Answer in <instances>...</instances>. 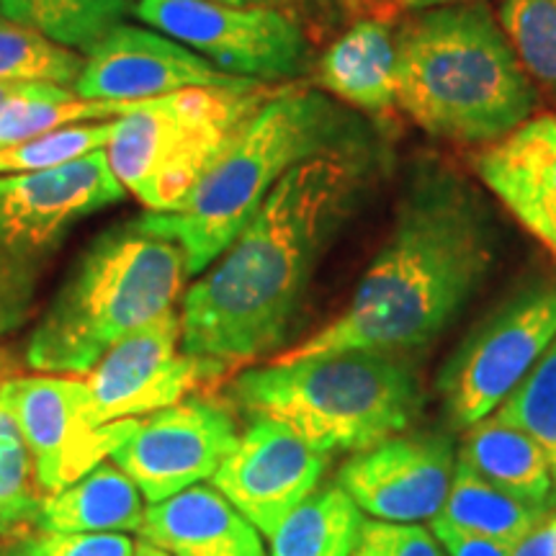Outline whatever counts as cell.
<instances>
[{
  "label": "cell",
  "instance_id": "1",
  "mask_svg": "<svg viewBox=\"0 0 556 556\" xmlns=\"http://www.w3.org/2000/svg\"><path fill=\"white\" fill-rule=\"evenodd\" d=\"M371 168L368 142H351L304 160L278 180L232 245L180 299L184 351L229 368L274 358Z\"/></svg>",
  "mask_w": 556,
  "mask_h": 556
},
{
  "label": "cell",
  "instance_id": "2",
  "mask_svg": "<svg viewBox=\"0 0 556 556\" xmlns=\"http://www.w3.org/2000/svg\"><path fill=\"white\" fill-rule=\"evenodd\" d=\"M492 263L495 232L475 186L441 160H420L402 191L389 238L348 307L274 358L296 361L336 351L405 356L454 323Z\"/></svg>",
  "mask_w": 556,
  "mask_h": 556
},
{
  "label": "cell",
  "instance_id": "3",
  "mask_svg": "<svg viewBox=\"0 0 556 556\" xmlns=\"http://www.w3.org/2000/svg\"><path fill=\"white\" fill-rule=\"evenodd\" d=\"M394 41V106L430 137L484 148L533 116L539 90L486 3L409 13Z\"/></svg>",
  "mask_w": 556,
  "mask_h": 556
},
{
  "label": "cell",
  "instance_id": "4",
  "mask_svg": "<svg viewBox=\"0 0 556 556\" xmlns=\"http://www.w3.org/2000/svg\"><path fill=\"white\" fill-rule=\"evenodd\" d=\"M351 142H358L356 124L336 101L304 86L278 88L229 139L184 204L142 214L139 225L178 242L189 274L199 276L232 245L291 168Z\"/></svg>",
  "mask_w": 556,
  "mask_h": 556
},
{
  "label": "cell",
  "instance_id": "5",
  "mask_svg": "<svg viewBox=\"0 0 556 556\" xmlns=\"http://www.w3.org/2000/svg\"><path fill=\"white\" fill-rule=\"evenodd\" d=\"M189 263L178 242L139 219L99 235L70 270L26 343V364L58 377H86L131 332L176 309Z\"/></svg>",
  "mask_w": 556,
  "mask_h": 556
},
{
  "label": "cell",
  "instance_id": "6",
  "mask_svg": "<svg viewBox=\"0 0 556 556\" xmlns=\"http://www.w3.org/2000/svg\"><path fill=\"white\" fill-rule=\"evenodd\" d=\"M248 417H270L319 454H358L407 433L422 389L402 353L336 351L253 366L229 381Z\"/></svg>",
  "mask_w": 556,
  "mask_h": 556
},
{
  "label": "cell",
  "instance_id": "7",
  "mask_svg": "<svg viewBox=\"0 0 556 556\" xmlns=\"http://www.w3.org/2000/svg\"><path fill=\"white\" fill-rule=\"evenodd\" d=\"M274 88H186L152 99L116 119L106 148L124 191L150 212H173L189 199L227 142Z\"/></svg>",
  "mask_w": 556,
  "mask_h": 556
},
{
  "label": "cell",
  "instance_id": "8",
  "mask_svg": "<svg viewBox=\"0 0 556 556\" xmlns=\"http://www.w3.org/2000/svg\"><path fill=\"white\" fill-rule=\"evenodd\" d=\"M124 193L106 150L54 170L0 176V340L29 323L73 227Z\"/></svg>",
  "mask_w": 556,
  "mask_h": 556
},
{
  "label": "cell",
  "instance_id": "9",
  "mask_svg": "<svg viewBox=\"0 0 556 556\" xmlns=\"http://www.w3.org/2000/svg\"><path fill=\"white\" fill-rule=\"evenodd\" d=\"M556 340V276L536 278L458 343L438 377L451 426L467 430L490 417Z\"/></svg>",
  "mask_w": 556,
  "mask_h": 556
},
{
  "label": "cell",
  "instance_id": "10",
  "mask_svg": "<svg viewBox=\"0 0 556 556\" xmlns=\"http://www.w3.org/2000/svg\"><path fill=\"white\" fill-rule=\"evenodd\" d=\"M131 18L222 73L255 83L299 78L309 67V41L294 13L225 0H137Z\"/></svg>",
  "mask_w": 556,
  "mask_h": 556
},
{
  "label": "cell",
  "instance_id": "11",
  "mask_svg": "<svg viewBox=\"0 0 556 556\" xmlns=\"http://www.w3.org/2000/svg\"><path fill=\"white\" fill-rule=\"evenodd\" d=\"M232 368L214 358L191 356L180 345V312L142 325L119 340L83 377L93 426L137 420L191 397Z\"/></svg>",
  "mask_w": 556,
  "mask_h": 556
},
{
  "label": "cell",
  "instance_id": "12",
  "mask_svg": "<svg viewBox=\"0 0 556 556\" xmlns=\"http://www.w3.org/2000/svg\"><path fill=\"white\" fill-rule=\"evenodd\" d=\"M0 400L29 448L39 486L50 495L88 475L103 458H111L139 422L93 426L80 377H16L0 384Z\"/></svg>",
  "mask_w": 556,
  "mask_h": 556
},
{
  "label": "cell",
  "instance_id": "13",
  "mask_svg": "<svg viewBox=\"0 0 556 556\" xmlns=\"http://www.w3.org/2000/svg\"><path fill=\"white\" fill-rule=\"evenodd\" d=\"M238 438V422L227 405L186 397L142 417L135 433L111 454V462L139 486L148 503H160L212 479Z\"/></svg>",
  "mask_w": 556,
  "mask_h": 556
},
{
  "label": "cell",
  "instance_id": "14",
  "mask_svg": "<svg viewBox=\"0 0 556 556\" xmlns=\"http://www.w3.org/2000/svg\"><path fill=\"white\" fill-rule=\"evenodd\" d=\"M456 458L451 435L402 433L353 454L336 482L366 518L430 523L446 505Z\"/></svg>",
  "mask_w": 556,
  "mask_h": 556
},
{
  "label": "cell",
  "instance_id": "15",
  "mask_svg": "<svg viewBox=\"0 0 556 556\" xmlns=\"http://www.w3.org/2000/svg\"><path fill=\"white\" fill-rule=\"evenodd\" d=\"M328 456L270 417H250L235 448L208 484L270 536L294 507L323 482Z\"/></svg>",
  "mask_w": 556,
  "mask_h": 556
},
{
  "label": "cell",
  "instance_id": "16",
  "mask_svg": "<svg viewBox=\"0 0 556 556\" xmlns=\"http://www.w3.org/2000/svg\"><path fill=\"white\" fill-rule=\"evenodd\" d=\"M255 80L222 73L150 26L119 24L86 52L75 93L90 101H152L186 88H242Z\"/></svg>",
  "mask_w": 556,
  "mask_h": 556
},
{
  "label": "cell",
  "instance_id": "17",
  "mask_svg": "<svg viewBox=\"0 0 556 556\" xmlns=\"http://www.w3.org/2000/svg\"><path fill=\"white\" fill-rule=\"evenodd\" d=\"M479 180L556 258V111L536 114L471 157Z\"/></svg>",
  "mask_w": 556,
  "mask_h": 556
},
{
  "label": "cell",
  "instance_id": "18",
  "mask_svg": "<svg viewBox=\"0 0 556 556\" xmlns=\"http://www.w3.org/2000/svg\"><path fill=\"white\" fill-rule=\"evenodd\" d=\"M139 536L170 556H268L258 528L204 482L144 507Z\"/></svg>",
  "mask_w": 556,
  "mask_h": 556
},
{
  "label": "cell",
  "instance_id": "19",
  "mask_svg": "<svg viewBox=\"0 0 556 556\" xmlns=\"http://www.w3.org/2000/svg\"><path fill=\"white\" fill-rule=\"evenodd\" d=\"M397 41L387 21L361 18L328 47L317 62V83L332 99L384 116L394 109Z\"/></svg>",
  "mask_w": 556,
  "mask_h": 556
},
{
  "label": "cell",
  "instance_id": "20",
  "mask_svg": "<svg viewBox=\"0 0 556 556\" xmlns=\"http://www.w3.org/2000/svg\"><path fill=\"white\" fill-rule=\"evenodd\" d=\"M142 520L139 486L114 462H101L41 500L37 528L45 533H139Z\"/></svg>",
  "mask_w": 556,
  "mask_h": 556
},
{
  "label": "cell",
  "instance_id": "21",
  "mask_svg": "<svg viewBox=\"0 0 556 556\" xmlns=\"http://www.w3.org/2000/svg\"><path fill=\"white\" fill-rule=\"evenodd\" d=\"M458 458L507 495L544 510L556 507V486L544 451L531 435L495 415L464 430Z\"/></svg>",
  "mask_w": 556,
  "mask_h": 556
},
{
  "label": "cell",
  "instance_id": "22",
  "mask_svg": "<svg viewBox=\"0 0 556 556\" xmlns=\"http://www.w3.org/2000/svg\"><path fill=\"white\" fill-rule=\"evenodd\" d=\"M364 523L343 486L319 484L270 533L268 556H353Z\"/></svg>",
  "mask_w": 556,
  "mask_h": 556
},
{
  "label": "cell",
  "instance_id": "23",
  "mask_svg": "<svg viewBox=\"0 0 556 556\" xmlns=\"http://www.w3.org/2000/svg\"><path fill=\"white\" fill-rule=\"evenodd\" d=\"M546 513L544 507L507 495L500 486L486 482L464 458H456L454 482L438 518L505 546H516Z\"/></svg>",
  "mask_w": 556,
  "mask_h": 556
},
{
  "label": "cell",
  "instance_id": "24",
  "mask_svg": "<svg viewBox=\"0 0 556 556\" xmlns=\"http://www.w3.org/2000/svg\"><path fill=\"white\" fill-rule=\"evenodd\" d=\"M137 0H0V16L31 26L47 39L83 52L131 16Z\"/></svg>",
  "mask_w": 556,
  "mask_h": 556
},
{
  "label": "cell",
  "instance_id": "25",
  "mask_svg": "<svg viewBox=\"0 0 556 556\" xmlns=\"http://www.w3.org/2000/svg\"><path fill=\"white\" fill-rule=\"evenodd\" d=\"M86 54L0 16V86L75 88Z\"/></svg>",
  "mask_w": 556,
  "mask_h": 556
},
{
  "label": "cell",
  "instance_id": "26",
  "mask_svg": "<svg viewBox=\"0 0 556 556\" xmlns=\"http://www.w3.org/2000/svg\"><path fill=\"white\" fill-rule=\"evenodd\" d=\"M497 21L533 88L556 103V0H503Z\"/></svg>",
  "mask_w": 556,
  "mask_h": 556
},
{
  "label": "cell",
  "instance_id": "27",
  "mask_svg": "<svg viewBox=\"0 0 556 556\" xmlns=\"http://www.w3.org/2000/svg\"><path fill=\"white\" fill-rule=\"evenodd\" d=\"M41 510L39 482L21 430L0 400V539L37 526Z\"/></svg>",
  "mask_w": 556,
  "mask_h": 556
},
{
  "label": "cell",
  "instance_id": "28",
  "mask_svg": "<svg viewBox=\"0 0 556 556\" xmlns=\"http://www.w3.org/2000/svg\"><path fill=\"white\" fill-rule=\"evenodd\" d=\"M492 415L507 426L520 428L539 443L556 486V340Z\"/></svg>",
  "mask_w": 556,
  "mask_h": 556
},
{
  "label": "cell",
  "instance_id": "29",
  "mask_svg": "<svg viewBox=\"0 0 556 556\" xmlns=\"http://www.w3.org/2000/svg\"><path fill=\"white\" fill-rule=\"evenodd\" d=\"M114 122L99 124H78V127H65L47 131V135L24 139V142L11 144L0 150V176H24V173L54 170L62 165L75 163L93 152L109 148L111 135H114Z\"/></svg>",
  "mask_w": 556,
  "mask_h": 556
},
{
  "label": "cell",
  "instance_id": "30",
  "mask_svg": "<svg viewBox=\"0 0 556 556\" xmlns=\"http://www.w3.org/2000/svg\"><path fill=\"white\" fill-rule=\"evenodd\" d=\"M0 556H135V541L124 533H45L13 541Z\"/></svg>",
  "mask_w": 556,
  "mask_h": 556
},
{
  "label": "cell",
  "instance_id": "31",
  "mask_svg": "<svg viewBox=\"0 0 556 556\" xmlns=\"http://www.w3.org/2000/svg\"><path fill=\"white\" fill-rule=\"evenodd\" d=\"M353 556H446L422 523H384L366 518Z\"/></svg>",
  "mask_w": 556,
  "mask_h": 556
},
{
  "label": "cell",
  "instance_id": "32",
  "mask_svg": "<svg viewBox=\"0 0 556 556\" xmlns=\"http://www.w3.org/2000/svg\"><path fill=\"white\" fill-rule=\"evenodd\" d=\"M430 533H433L446 556H510V546L500 544L495 539L479 536V533L464 531V528L451 526L441 518L430 520Z\"/></svg>",
  "mask_w": 556,
  "mask_h": 556
},
{
  "label": "cell",
  "instance_id": "33",
  "mask_svg": "<svg viewBox=\"0 0 556 556\" xmlns=\"http://www.w3.org/2000/svg\"><path fill=\"white\" fill-rule=\"evenodd\" d=\"M510 556H556V507L510 546Z\"/></svg>",
  "mask_w": 556,
  "mask_h": 556
},
{
  "label": "cell",
  "instance_id": "34",
  "mask_svg": "<svg viewBox=\"0 0 556 556\" xmlns=\"http://www.w3.org/2000/svg\"><path fill=\"white\" fill-rule=\"evenodd\" d=\"M225 3H238V5H274V9H281V11L294 13L291 9H307V5H323V3L343 5V9H348V11H358V9H364L368 0H225ZM294 16H296V13H294Z\"/></svg>",
  "mask_w": 556,
  "mask_h": 556
},
{
  "label": "cell",
  "instance_id": "35",
  "mask_svg": "<svg viewBox=\"0 0 556 556\" xmlns=\"http://www.w3.org/2000/svg\"><path fill=\"white\" fill-rule=\"evenodd\" d=\"M482 3V0H397V9L405 13H420L430 9H448V5Z\"/></svg>",
  "mask_w": 556,
  "mask_h": 556
},
{
  "label": "cell",
  "instance_id": "36",
  "mask_svg": "<svg viewBox=\"0 0 556 556\" xmlns=\"http://www.w3.org/2000/svg\"><path fill=\"white\" fill-rule=\"evenodd\" d=\"M24 88H29V86H0V111L9 106V103H11L13 99H16V96H18Z\"/></svg>",
  "mask_w": 556,
  "mask_h": 556
},
{
  "label": "cell",
  "instance_id": "37",
  "mask_svg": "<svg viewBox=\"0 0 556 556\" xmlns=\"http://www.w3.org/2000/svg\"><path fill=\"white\" fill-rule=\"evenodd\" d=\"M135 556H170L168 552H163V548L152 546L150 541H139V544H135Z\"/></svg>",
  "mask_w": 556,
  "mask_h": 556
}]
</instances>
